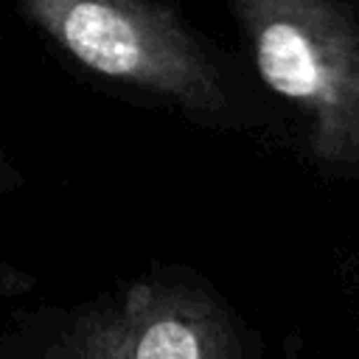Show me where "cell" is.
I'll use <instances>...</instances> for the list:
<instances>
[{"label": "cell", "instance_id": "6da1fadb", "mask_svg": "<svg viewBox=\"0 0 359 359\" xmlns=\"http://www.w3.org/2000/svg\"><path fill=\"white\" fill-rule=\"evenodd\" d=\"M264 84L309 121L320 163L359 160V22L339 0H230Z\"/></svg>", "mask_w": 359, "mask_h": 359}, {"label": "cell", "instance_id": "7a4b0ae2", "mask_svg": "<svg viewBox=\"0 0 359 359\" xmlns=\"http://www.w3.org/2000/svg\"><path fill=\"white\" fill-rule=\"evenodd\" d=\"M25 14L87 70L194 112L224 109L216 65L174 11L154 0H22Z\"/></svg>", "mask_w": 359, "mask_h": 359}, {"label": "cell", "instance_id": "3957f363", "mask_svg": "<svg viewBox=\"0 0 359 359\" xmlns=\"http://www.w3.org/2000/svg\"><path fill=\"white\" fill-rule=\"evenodd\" d=\"M48 359H244V351L213 297L143 280L79 317Z\"/></svg>", "mask_w": 359, "mask_h": 359}]
</instances>
